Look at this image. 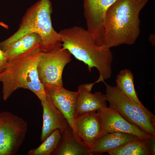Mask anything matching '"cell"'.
<instances>
[{
    "label": "cell",
    "instance_id": "cell-3",
    "mask_svg": "<svg viewBox=\"0 0 155 155\" xmlns=\"http://www.w3.org/2000/svg\"><path fill=\"white\" fill-rule=\"evenodd\" d=\"M53 11L50 0H39L28 8L22 17L17 30L5 40L0 42V49L3 51L8 46L25 35L36 33L40 37V51H55L62 48L60 35L52 26Z\"/></svg>",
    "mask_w": 155,
    "mask_h": 155
},
{
    "label": "cell",
    "instance_id": "cell-4",
    "mask_svg": "<svg viewBox=\"0 0 155 155\" xmlns=\"http://www.w3.org/2000/svg\"><path fill=\"white\" fill-rule=\"evenodd\" d=\"M40 52L38 48L9 61L6 69L0 75L4 101L6 100L15 90L20 88L31 91L40 101L46 99L44 88L39 80L37 71Z\"/></svg>",
    "mask_w": 155,
    "mask_h": 155
},
{
    "label": "cell",
    "instance_id": "cell-18",
    "mask_svg": "<svg viewBox=\"0 0 155 155\" xmlns=\"http://www.w3.org/2000/svg\"><path fill=\"white\" fill-rule=\"evenodd\" d=\"M116 82V86L125 95L137 105L145 107L137 97L133 74L130 70L124 69L121 70L117 76Z\"/></svg>",
    "mask_w": 155,
    "mask_h": 155
},
{
    "label": "cell",
    "instance_id": "cell-14",
    "mask_svg": "<svg viewBox=\"0 0 155 155\" xmlns=\"http://www.w3.org/2000/svg\"><path fill=\"white\" fill-rule=\"evenodd\" d=\"M138 138L135 135L123 132L107 133L98 139L90 149V153L92 155L101 154Z\"/></svg>",
    "mask_w": 155,
    "mask_h": 155
},
{
    "label": "cell",
    "instance_id": "cell-5",
    "mask_svg": "<svg viewBox=\"0 0 155 155\" xmlns=\"http://www.w3.org/2000/svg\"><path fill=\"white\" fill-rule=\"evenodd\" d=\"M105 94L109 107L117 111L131 123L155 136V116L147 108L137 105L125 95L116 86L104 82Z\"/></svg>",
    "mask_w": 155,
    "mask_h": 155
},
{
    "label": "cell",
    "instance_id": "cell-8",
    "mask_svg": "<svg viewBox=\"0 0 155 155\" xmlns=\"http://www.w3.org/2000/svg\"><path fill=\"white\" fill-rule=\"evenodd\" d=\"M100 125L99 137L111 133L121 132L130 133L141 139L148 140L152 135L129 123L115 110L107 106L96 111Z\"/></svg>",
    "mask_w": 155,
    "mask_h": 155
},
{
    "label": "cell",
    "instance_id": "cell-21",
    "mask_svg": "<svg viewBox=\"0 0 155 155\" xmlns=\"http://www.w3.org/2000/svg\"><path fill=\"white\" fill-rule=\"evenodd\" d=\"M149 41L151 43L153 46H154L155 45V34H151L149 37Z\"/></svg>",
    "mask_w": 155,
    "mask_h": 155
},
{
    "label": "cell",
    "instance_id": "cell-16",
    "mask_svg": "<svg viewBox=\"0 0 155 155\" xmlns=\"http://www.w3.org/2000/svg\"><path fill=\"white\" fill-rule=\"evenodd\" d=\"M40 41V37L38 34L30 33L8 46L3 51L9 61L39 48Z\"/></svg>",
    "mask_w": 155,
    "mask_h": 155
},
{
    "label": "cell",
    "instance_id": "cell-11",
    "mask_svg": "<svg viewBox=\"0 0 155 155\" xmlns=\"http://www.w3.org/2000/svg\"><path fill=\"white\" fill-rule=\"evenodd\" d=\"M94 83L83 84L78 87L75 105V117L85 113L96 112L107 106L105 94L100 92L90 93Z\"/></svg>",
    "mask_w": 155,
    "mask_h": 155
},
{
    "label": "cell",
    "instance_id": "cell-13",
    "mask_svg": "<svg viewBox=\"0 0 155 155\" xmlns=\"http://www.w3.org/2000/svg\"><path fill=\"white\" fill-rule=\"evenodd\" d=\"M41 102L43 108V125L40 137L42 142L55 130L58 129L62 133L69 125L63 114L47 97Z\"/></svg>",
    "mask_w": 155,
    "mask_h": 155
},
{
    "label": "cell",
    "instance_id": "cell-17",
    "mask_svg": "<svg viewBox=\"0 0 155 155\" xmlns=\"http://www.w3.org/2000/svg\"><path fill=\"white\" fill-rule=\"evenodd\" d=\"M148 140L138 138L107 153L109 155H154Z\"/></svg>",
    "mask_w": 155,
    "mask_h": 155
},
{
    "label": "cell",
    "instance_id": "cell-19",
    "mask_svg": "<svg viewBox=\"0 0 155 155\" xmlns=\"http://www.w3.org/2000/svg\"><path fill=\"white\" fill-rule=\"evenodd\" d=\"M61 132L57 129L53 131L38 147L30 150L28 155H53L61 137Z\"/></svg>",
    "mask_w": 155,
    "mask_h": 155
},
{
    "label": "cell",
    "instance_id": "cell-1",
    "mask_svg": "<svg viewBox=\"0 0 155 155\" xmlns=\"http://www.w3.org/2000/svg\"><path fill=\"white\" fill-rule=\"evenodd\" d=\"M147 2L117 0L108 8L104 21L103 47L110 49L135 43L140 33V13Z\"/></svg>",
    "mask_w": 155,
    "mask_h": 155
},
{
    "label": "cell",
    "instance_id": "cell-12",
    "mask_svg": "<svg viewBox=\"0 0 155 155\" xmlns=\"http://www.w3.org/2000/svg\"><path fill=\"white\" fill-rule=\"evenodd\" d=\"M74 125L81 140L90 149L98 138L100 131V123L97 112L76 116Z\"/></svg>",
    "mask_w": 155,
    "mask_h": 155
},
{
    "label": "cell",
    "instance_id": "cell-2",
    "mask_svg": "<svg viewBox=\"0 0 155 155\" xmlns=\"http://www.w3.org/2000/svg\"><path fill=\"white\" fill-rule=\"evenodd\" d=\"M59 33L62 39L61 50H68L83 62L89 72L94 67L98 69L100 76L96 83L104 82L111 77L113 55L110 49L97 45L87 30L80 26L64 29Z\"/></svg>",
    "mask_w": 155,
    "mask_h": 155
},
{
    "label": "cell",
    "instance_id": "cell-20",
    "mask_svg": "<svg viewBox=\"0 0 155 155\" xmlns=\"http://www.w3.org/2000/svg\"><path fill=\"white\" fill-rule=\"evenodd\" d=\"M8 63L5 52L0 49V75L6 69Z\"/></svg>",
    "mask_w": 155,
    "mask_h": 155
},
{
    "label": "cell",
    "instance_id": "cell-10",
    "mask_svg": "<svg viewBox=\"0 0 155 155\" xmlns=\"http://www.w3.org/2000/svg\"><path fill=\"white\" fill-rule=\"evenodd\" d=\"M44 89L46 97L65 118L75 137L82 141L74 125L75 105L78 91H70L63 86H48Z\"/></svg>",
    "mask_w": 155,
    "mask_h": 155
},
{
    "label": "cell",
    "instance_id": "cell-15",
    "mask_svg": "<svg viewBox=\"0 0 155 155\" xmlns=\"http://www.w3.org/2000/svg\"><path fill=\"white\" fill-rule=\"evenodd\" d=\"M61 137L54 155H92L90 149L77 140L69 127L61 133Z\"/></svg>",
    "mask_w": 155,
    "mask_h": 155
},
{
    "label": "cell",
    "instance_id": "cell-9",
    "mask_svg": "<svg viewBox=\"0 0 155 155\" xmlns=\"http://www.w3.org/2000/svg\"><path fill=\"white\" fill-rule=\"evenodd\" d=\"M116 0H83L84 14L87 30L98 44L103 43L104 24L106 11Z\"/></svg>",
    "mask_w": 155,
    "mask_h": 155
},
{
    "label": "cell",
    "instance_id": "cell-6",
    "mask_svg": "<svg viewBox=\"0 0 155 155\" xmlns=\"http://www.w3.org/2000/svg\"><path fill=\"white\" fill-rule=\"evenodd\" d=\"M27 122L8 111L0 112V155H14L24 141Z\"/></svg>",
    "mask_w": 155,
    "mask_h": 155
},
{
    "label": "cell",
    "instance_id": "cell-7",
    "mask_svg": "<svg viewBox=\"0 0 155 155\" xmlns=\"http://www.w3.org/2000/svg\"><path fill=\"white\" fill-rule=\"evenodd\" d=\"M67 50L41 52L37 66L39 80L44 87L63 86L62 75L65 66L71 60Z\"/></svg>",
    "mask_w": 155,
    "mask_h": 155
}]
</instances>
